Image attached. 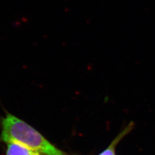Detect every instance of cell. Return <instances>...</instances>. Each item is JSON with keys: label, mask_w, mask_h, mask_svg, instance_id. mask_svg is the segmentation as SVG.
<instances>
[{"label": "cell", "mask_w": 155, "mask_h": 155, "mask_svg": "<svg viewBox=\"0 0 155 155\" xmlns=\"http://www.w3.org/2000/svg\"><path fill=\"white\" fill-rule=\"evenodd\" d=\"M0 139L8 143H16L45 155H68L45 139L33 127L11 114L2 120Z\"/></svg>", "instance_id": "1"}, {"label": "cell", "mask_w": 155, "mask_h": 155, "mask_svg": "<svg viewBox=\"0 0 155 155\" xmlns=\"http://www.w3.org/2000/svg\"><path fill=\"white\" fill-rule=\"evenodd\" d=\"M129 131V127H128L126 129H125L122 133H120L118 136L117 137L115 140L113 141V143L110 144V145L106 150H105L103 152H102L99 155H115L116 146Z\"/></svg>", "instance_id": "3"}, {"label": "cell", "mask_w": 155, "mask_h": 155, "mask_svg": "<svg viewBox=\"0 0 155 155\" xmlns=\"http://www.w3.org/2000/svg\"><path fill=\"white\" fill-rule=\"evenodd\" d=\"M6 155H40L38 152L16 143H8Z\"/></svg>", "instance_id": "2"}]
</instances>
